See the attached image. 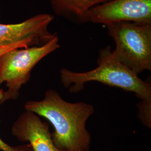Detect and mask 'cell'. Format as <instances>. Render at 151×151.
Wrapping results in <instances>:
<instances>
[{
  "instance_id": "obj_3",
  "label": "cell",
  "mask_w": 151,
  "mask_h": 151,
  "mask_svg": "<svg viewBox=\"0 0 151 151\" xmlns=\"http://www.w3.org/2000/svg\"><path fill=\"white\" fill-rule=\"evenodd\" d=\"M114 57L138 75L151 70V24L119 22L106 25Z\"/></svg>"
},
{
  "instance_id": "obj_9",
  "label": "cell",
  "mask_w": 151,
  "mask_h": 151,
  "mask_svg": "<svg viewBox=\"0 0 151 151\" xmlns=\"http://www.w3.org/2000/svg\"><path fill=\"white\" fill-rule=\"evenodd\" d=\"M138 108L140 120L146 126L151 128V102L141 101Z\"/></svg>"
},
{
  "instance_id": "obj_10",
  "label": "cell",
  "mask_w": 151,
  "mask_h": 151,
  "mask_svg": "<svg viewBox=\"0 0 151 151\" xmlns=\"http://www.w3.org/2000/svg\"><path fill=\"white\" fill-rule=\"evenodd\" d=\"M1 103H0L1 105ZM0 150L2 151H33L30 145L12 147L5 143L0 138Z\"/></svg>"
},
{
  "instance_id": "obj_4",
  "label": "cell",
  "mask_w": 151,
  "mask_h": 151,
  "mask_svg": "<svg viewBox=\"0 0 151 151\" xmlns=\"http://www.w3.org/2000/svg\"><path fill=\"white\" fill-rule=\"evenodd\" d=\"M59 41L56 35L42 45L14 49L0 55V85L5 82L7 88L3 101L17 98L20 88L29 80L34 67L60 47Z\"/></svg>"
},
{
  "instance_id": "obj_6",
  "label": "cell",
  "mask_w": 151,
  "mask_h": 151,
  "mask_svg": "<svg viewBox=\"0 0 151 151\" xmlns=\"http://www.w3.org/2000/svg\"><path fill=\"white\" fill-rule=\"evenodd\" d=\"M53 19L50 14H40L18 24H0V47L20 43H27L30 47L47 43L57 35L48 30Z\"/></svg>"
},
{
  "instance_id": "obj_7",
  "label": "cell",
  "mask_w": 151,
  "mask_h": 151,
  "mask_svg": "<svg viewBox=\"0 0 151 151\" xmlns=\"http://www.w3.org/2000/svg\"><path fill=\"white\" fill-rule=\"evenodd\" d=\"M12 135L22 142H29L33 151H62L55 146L49 125L39 116L25 111L11 128Z\"/></svg>"
},
{
  "instance_id": "obj_1",
  "label": "cell",
  "mask_w": 151,
  "mask_h": 151,
  "mask_svg": "<svg viewBox=\"0 0 151 151\" xmlns=\"http://www.w3.org/2000/svg\"><path fill=\"white\" fill-rule=\"evenodd\" d=\"M25 110L48 120L54 128L52 139L62 151H90L91 135L87 120L94 113L93 106L83 102L70 103L53 89L48 90L43 100L29 101Z\"/></svg>"
},
{
  "instance_id": "obj_11",
  "label": "cell",
  "mask_w": 151,
  "mask_h": 151,
  "mask_svg": "<svg viewBox=\"0 0 151 151\" xmlns=\"http://www.w3.org/2000/svg\"><path fill=\"white\" fill-rule=\"evenodd\" d=\"M30 46L27 43H20L15 44L9 46H3L0 47V55L4 54L6 52L12 49L15 48H27Z\"/></svg>"
},
{
  "instance_id": "obj_5",
  "label": "cell",
  "mask_w": 151,
  "mask_h": 151,
  "mask_svg": "<svg viewBox=\"0 0 151 151\" xmlns=\"http://www.w3.org/2000/svg\"><path fill=\"white\" fill-rule=\"evenodd\" d=\"M85 22L106 26L119 22L151 24V0H110L91 9Z\"/></svg>"
},
{
  "instance_id": "obj_8",
  "label": "cell",
  "mask_w": 151,
  "mask_h": 151,
  "mask_svg": "<svg viewBox=\"0 0 151 151\" xmlns=\"http://www.w3.org/2000/svg\"><path fill=\"white\" fill-rule=\"evenodd\" d=\"M110 0H48L57 15L76 22H85L87 14L93 7Z\"/></svg>"
},
{
  "instance_id": "obj_2",
  "label": "cell",
  "mask_w": 151,
  "mask_h": 151,
  "mask_svg": "<svg viewBox=\"0 0 151 151\" xmlns=\"http://www.w3.org/2000/svg\"><path fill=\"white\" fill-rule=\"evenodd\" d=\"M60 77L63 86L69 87L70 92L80 91L86 83L95 81L132 92L142 101L151 102V84L141 80L116 60L109 46L99 52L97 67L95 69L77 72L63 68L60 71Z\"/></svg>"
},
{
  "instance_id": "obj_12",
  "label": "cell",
  "mask_w": 151,
  "mask_h": 151,
  "mask_svg": "<svg viewBox=\"0 0 151 151\" xmlns=\"http://www.w3.org/2000/svg\"><path fill=\"white\" fill-rule=\"evenodd\" d=\"M4 94H5V91L2 90L0 89V103H3V100H4Z\"/></svg>"
}]
</instances>
